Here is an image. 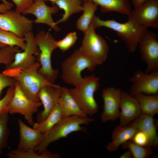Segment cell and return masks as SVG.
I'll list each match as a JSON object with an SVG mask.
<instances>
[{
    "mask_svg": "<svg viewBox=\"0 0 158 158\" xmlns=\"http://www.w3.org/2000/svg\"><path fill=\"white\" fill-rule=\"evenodd\" d=\"M40 66L37 61L25 69H5L2 73L17 82L29 99L34 102H39L38 94L41 88L46 86L56 85L50 82L38 72Z\"/></svg>",
    "mask_w": 158,
    "mask_h": 158,
    "instance_id": "6da1fadb",
    "label": "cell"
},
{
    "mask_svg": "<svg viewBox=\"0 0 158 158\" xmlns=\"http://www.w3.org/2000/svg\"><path fill=\"white\" fill-rule=\"evenodd\" d=\"M91 23L96 29L104 27L115 31L124 42L128 51L130 53L136 51L143 31L148 28L138 25L129 18L126 22L121 23L114 20H102L95 15Z\"/></svg>",
    "mask_w": 158,
    "mask_h": 158,
    "instance_id": "7a4b0ae2",
    "label": "cell"
},
{
    "mask_svg": "<svg viewBox=\"0 0 158 158\" xmlns=\"http://www.w3.org/2000/svg\"><path fill=\"white\" fill-rule=\"evenodd\" d=\"M94 121V118L88 116H72L63 117L45 135L42 142L34 150L40 154L52 142L66 138L72 133H87V128L83 126L88 125Z\"/></svg>",
    "mask_w": 158,
    "mask_h": 158,
    "instance_id": "3957f363",
    "label": "cell"
},
{
    "mask_svg": "<svg viewBox=\"0 0 158 158\" xmlns=\"http://www.w3.org/2000/svg\"><path fill=\"white\" fill-rule=\"evenodd\" d=\"M100 86L99 78L92 74L83 78L76 86L70 89L71 95L87 116H92L98 111L94 94Z\"/></svg>",
    "mask_w": 158,
    "mask_h": 158,
    "instance_id": "277c9868",
    "label": "cell"
},
{
    "mask_svg": "<svg viewBox=\"0 0 158 158\" xmlns=\"http://www.w3.org/2000/svg\"><path fill=\"white\" fill-rule=\"evenodd\" d=\"M98 65L93 60L78 49L62 63L61 77L66 83L75 87L83 78L81 75L83 71L87 69L93 71Z\"/></svg>",
    "mask_w": 158,
    "mask_h": 158,
    "instance_id": "5b68a950",
    "label": "cell"
},
{
    "mask_svg": "<svg viewBox=\"0 0 158 158\" xmlns=\"http://www.w3.org/2000/svg\"><path fill=\"white\" fill-rule=\"evenodd\" d=\"M35 43L40 51L37 56L41 65L38 72L51 83H54L59 73L53 68L51 57L53 52L57 48V41L49 32L39 31L35 36Z\"/></svg>",
    "mask_w": 158,
    "mask_h": 158,
    "instance_id": "8992f818",
    "label": "cell"
},
{
    "mask_svg": "<svg viewBox=\"0 0 158 158\" xmlns=\"http://www.w3.org/2000/svg\"><path fill=\"white\" fill-rule=\"evenodd\" d=\"M95 29L91 23L84 33L79 49L99 65L103 63L107 58L109 48L105 40L96 33Z\"/></svg>",
    "mask_w": 158,
    "mask_h": 158,
    "instance_id": "52a82bcc",
    "label": "cell"
},
{
    "mask_svg": "<svg viewBox=\"0 0 158 158\" xmlns=\"http://www.w3.org/2000/svg\"><path fill=\"white\" fill-rule=\"evenodd\" d=\"M138 46L142 61L146 65L145 71L148 73L158 70V37L152 31L145 29L139 41Z\"/></svg>",
    "mask_w": 158,
    "mask_h": 158,
    "instance_id": "ba28073f",
    "label": "cell"
},
{
    "mask_svg": "<svg viewBox=\"0 0 158 158\" xmlns=\"http://www.w3.org/2000/svg\"><path fill=\"white\" fill-rule=\"evenodd\" d=\"M15 91L11 101L8 112L11 114H19L23 115L31 125L34 123L33 114L42 105L41 102H34L25 95L17 82L14 85Z\"/></svg>",
    "mask_w": 158,
    "mask_h": 158,
    "instance_id": "9c48e42d",
    "label": "cell"
},
{
    "mask_svg": "<svg viewBox=\"0 0 158 158\" xmlns=\"http://www.w3.org/2000/svg\"><path fill=\"white\" fill-rule=\"evenodd\" d=\"M129 81L131 84L128 93L133 97L140 93L158 95V70L147 73L140 70H136Z\"/></svg>",
    "mask_w": 158,
    "mask_h": 158,
    "instance_id": "30bf717a",
    "label": "cell"
},
{
    "mask_svg": "<svg viewBox=\"0 0 158 158\" xmlns=\"http://www.w3.org/2000/svg\"><path fill=\"white\" fill-rule=\"evenodd\" d=\"M34 22L15 10L0 13V29L11 32L20 37L24 38L27 33L32 31Z\"/></svg>",
    "mask_w": 158,
    "mask_h": 158,
    "instance_id": "8fae6325",
    "label": "cell"
},
{
    "mask_svg": "<svg viewBox=\"0 0 158 158\" xmlns=\"http://www.w3.org/2000/svg\"><path fill=\"white\" fill-rule=\"evenodd\" d=\"M128 17L138 25L158 28V0H146L131 10Z\"/></svg>",
    "mask_w": 158,
    "mask_h": 158,
    "instance_id": "7c38bea8",
    "label": "cell"
},
{
    "mask_svg": "<svg viewBox=\"0 0 158 158\" xmlns=\"http://www.w3.org/2000/svg\"><path fill=\"white\" fill-rule=\"evenodd\" d=\"M35 36L31 31L27 33L24 37L26 47L23 51L16 53L13 61L6 65V69L24 70L29 67L36 61L35 56L40 52L35 39Z\"/></svg>",
    "mask_w": 158,
    "mask_h": 158,
    "instance_id": "4fadbf2b",
    "label": "cell"
},
{
    "mask_svg": "<svg viewBox=\"0 0 158 158\" xmlns=\"http://www.w3.org/2000/svg\"><path fill=\"white\" fill-rule=\"evenodd\" d=\"M121 91L119 88L113 87L102 90V96L104 102L103 110L100 116L102 122L114 121L119 118Z\"/></svg>",
    "mask_w": 158,
    "mask_h": 158,
    "instance_id": "5bb4252c",
    "label": "cell"
},
{
    "mask_svg": "<svg viewBox=\"0 0 158 158\" xmlns=\"http://www.w3.org/2000/svg\"><path fill=\"white\" fill-rule=\"evenodd\" d=\"M45 2V0H34L33 4L22 14L24 15L32 14L36 18L34 20L35 23L46 24L58 32L60 29L54 21L52 15L58 12L59 8L55 5L49 6Z\"/></svg>",
    "mask_w": 158,
    "mask_h": 158,
    "instance_id": "9a60e30c",
    "label": "cell"
},
{
    "mask_svg": "<svg viewBox=\"0 0 158 158\" xmlns=\"http://www.w3.org/2000/svg\"><path fill=\"white\" fill-rule=\"evenodd\" d=\"M62 87L58 85H47L39 90L38 96L43 105L44 109L38 113L37 122L45 120L58 103L61 93Z\"/></svg>",
    "mask_w": 158,
    "mask_h": 158,
    "instance_id": "2e32d148",
    "label": "cell"
},
{
    "mask_svg": "<svg viewBox=\"0 0 158 158\" xmlns=\"http://www.w3.org/2000/svg\"><path fill=\"white\" fill-rule=\"evenodd\" d=\"M17 121L19 140L17 149L24 151L34 150L42 141L44 134L27 125L20 118Z\"/></svg>",
    "mask_w": 158,
    "mask_h": 158,
    "instance_id": "e0dca14e",
    "label": "cell"
},
{
    "mask_svg": "<svg viewBox=\"0 0 158 158\" xmlns=\"http://www.w3.org/2000/svg\"><path fill=\"white\" fill-rule=\"evenodd\" d=\"M120 125H126L138 118L141 114L139 104L134 97L128 92L121 91L120 95Z\"/></svg>",
    "mask_w": 158,
    "mask_h": 158,
    "instance_id": "ac0fdd59",
    "label": "cell"
},
{
    "mask_svg": "<svg viewBox=\"0 0 158 158\" xmlns=\"http://www.w3.org/2000/svg\"><path fill=\"white\" fill-rule=\"evenodd\" d=\"M138 131L133 123L124 126H116L112 133V141L107 144L106 149L110 152L117 150L124 143L131 140Z\"/></svg>",
    "mask_w": 158,
    "mask_h": 158,
    "instance_id": "d6986e66",
    "label": "cell"
},
{
    "mask_svg": "<svg viewBox=\"0 0 158 158\" xmlns=\"http://www.w3.org/2000/svg\"><path fill=\"white\" fill-rule=\"evenodd\" d=\"M137 129L145 133L149 140V147L156 149L158 147V136L153 116L141 114L132 122Z\"/></svg>",
    "mask_w": 158,
    "mask_h": 158,
    "instance_id": "ffe728a7",
    "label": "cell"
},
{
    "mask_svg": "<svg viewBox=\"0 0 158 158\" xmlns=\"http://www.w3.org/2000/svg\"><path fill=\"white\" fill-rule=\"evenodd\" d=\"M58 103L61 109L63 118L72 116H87L71 95L70 89L66 87H62L61 93Z\"/></svg>",
    "mask_w": 158,
    "mask_h": 158,
    "instance_id": "44dd1931",
    "label": "cell"
},
{
    "mask_svg": "<svg viewBox=\"0 0 158 158\" xmlns=\"http://www.w3.org/2000/svg\"><path fill=\"white\" fill-rule=\"evenodd\" d=\"M91 1L100 7L103 13L115 12L128 16L131 9L129 0H82Z\"/></svg>",
    "mask_w": 158,
    "mask_h": 158,
    "instance_id": "7402d4cb",
    "label": "cell"
},
{
    "mask_svg": "<svg viewBox=\"0 0 158 158\" xmlns=\"http://www.w3.org/2000/svg\"><path fill=\"white\" fill-rule=\"evenodd\" d=\"M137 101L141 114L154 116L158 113V95L142 93L134 96Z\"/></svg>",
    "mask_w": 158,
    "mask_h": 158,
    "instance_id": "603a6c76",
    "label": "cell"
},
{
    "mask_svg": "<svg viewBox=\"0 0 158 158\" xmlns=\"http://www.w3.org/2000/svg\"><path fill=\"white\" fill-rule=\"evenodd\" d=\"M82 0H58L54 5L63 11L62 17L55 22L57 25L67 21L73 14L82 11Z\"/></svg>",
    "mask_w": 158,
    "mask_h": 158,
    "instance_id": "cb8c5ba5",
    "label": "cell"
},
{
    "mask_svg": "<svg viewBox=\"0 0 158 158\" xmlns=\"http://www.w3.org/2000/svg\"><path fill=\"white\" fill-rule=\"evenodd\" d=\"M63 118L61 109L58 103L44 120L34 123L33 128L45 135Z\"/></svg>",
    "mask_w": 158,
    "mask_h": 158,
    "instance_id": "d4e9b609",
    "label": "cell"
},
{
    "mask_svg": "<svg viewBox=\"0 0 158 158\" xmlns=\"http://www.w3.org/2000/svg\"><path fill=\"white\" fill-rule=\"evenodd\" d=\"M98 6L92 2L88 1H83V13L76 23L78 30L84 33L87 30L94 16Z\"/></svg>",
    "mask_w": 158,
    "mask_h": 158,
    "instance_id": "484cf974",
    "label": "cell"
},
{
    "mask_svg": "<svg viewBox=\"0 0 158 158\" xmlns=\"http://www.w3.org/2000/svg\"><path fill=\"white\" fill-rule=\"evenodd\" d=\"M9 158H59L61 156L58 153H53L46 149L40 154L34 150L28 151L12 150L7 154Z\"/></svg>",
    "mask_w": 158,
    "mask_h": 158,
    "instance_id": "4316f807",
    "label": "cell"
},
{
    "mask_svg": "<svg viewBox=\"0 0 158 158\" xmlns=\"http://www.w3.org/2000/svg\"><path fill=\"white\" fill-rule=\"evenodd\" d=\"M0 42L7 46H17L23 50L26 47L25 37H20L13 33L0 29Z\"/></svg>",
    "mask_w": 158,
    "mask_h": 158,
    "instance_id": "83f0119b",
    "label": "cell"
},
{
    "mask_svg": "<svg viewBox=\"0 0 158 158\" xmlns=\"http://www.w3.org/2000/svg\"><path fill=\"white\" fill-rule=\"evenodd\" d=\"M121 146L122 148L129 150L134 158H147L153 153L152 148L140 146L131 140L126 141Z\"/></svg>",
    "mask_w": 158,
    "mask_h": 158,
    "instance_id": "f1b7e54d",
    "label": "cell"
},
{
    "mask_svg": "<svg viewBox=\"0 0 158 158\" xmlns=\"http://www.w3.org/2000/svg\"><path fill=\"white\" fill-rule=\"evenodd\" d=\"M8 113L6 111L0 114V157L3 149L7 145L10 134L8 126Z\"/></svg>",
    "mask_w": 158,
    "mask_h": 158,
    "instance_id": "f546056e",
    "label": "cell"
},
{
    "mask_svg": "<svg viewBox=\"0 0 158 158\" xmlns=\"http://www.w3.org/2000/svg\"><path fill=\"white\" fill-rule=\"evenodd\" d=\"M17 46H5L0 48V64L7 65L13 60L16 54L21 51Z\"/></svg>",
    "mask_w": 158,
    "mask_h": 158,
    "instance_id": "4dcf8cb0",
    "label": "cell"
},
{
    "mask_svg": "<svg viewBox=\"0 0 158 158\" xmlns=\"http://www.w3.org/2000/svg\"><path fill=\"white\" fill-rule=\"evenodd\" d=\"M78 37L75 32L68 34L63 39L57 41V48L63 52L70 49L76 42Z\"/></svg>",
    "mask_w": 158,
    "mask_h": 158,
    "instance_id": "1f68e13d",
    "label": "cell"
},
{
    "mask_svg": "<svg viewBox=\"0 0 158 158\" xmlns=\"http://www.w3.org/2000/svg\"><path fill=\"white\" fill-rule=\"evenodd\" d=\"M14 91V86L9 87L4 97L0 99V114L5 112H8Z\"/></svg>",
    "mask_w": 158,
    "mask_h": 158,
    "instance_id": "d6a6232c",
    "label": "cell"
},
{
    "mask_svg": "<svg viewBox=\"0 0 158 158\" xmlns=\"http://www.w3.org/2000/svg\"><path fill=\"white\" fill-rule=\"evenodd\" d=\"M131 140L140 146L149 147L148 138L147 135L142 131H137Z\"/></svg>",
    "mask_w": 158,
    "mask_h": 158,
    "instance_id": "836d02e7",
    "label": "cell"
},
{
    "mask_svg": "<svg viewBox=\"0 0 158 158\" xmlns=\"http://www.w3.org/2000/svg\"><path fill=\"white\" fill-rule=\"evenodd\" d=\"M16 81L3 73H0V99L3 90L8 87L14 86Z\"/></svg>",
    "mask_w": 158,
    "mask_h": 158,
    "instance_id": "e575fe53",
    "label": "cell"
},
{
    "mask_svg": "<svg viewBox=\"0 0 158 158\" xmlns=\"http://www.w3.org/2000/svg\"><path fill=\"white\" fill-rule=\"evenodd\" d=\"M16 6L15 10L22 13L29 8L33 4L34 0H11Z\"/></svg>",
    "mask_w": 158,
    "mask_h": 158,
    "instance_id": "d590c367",
    "label": "cell"
},
{
    "mask_svg": "<svg viewBox=\"0 0 158 158\" xmlns=\"http://www.w3.org/2000/svg\"><path fill=\"white\" fill-rule=\"evenodd\" d=\"M12 7L2 3L0 4V13H4L11 10Z\"/></svg>",
    "mask_w": 158,
    "mask_h": 158,
    "instance_id": "8d00e7d4",
    "label": "cell"
},
{
    "mask_svg": "<svg viewBox=\"0 0 158 158\" xmlns=\"http://www.w3.org/2000/svg\"><path fill=\"white\" fill-rule=\"evenodd\" d=\"M133 157L132 154L129 150L124 152L119 157L120 158H132Z\"/></svg>",
    "mask_w": 158,
    "mask_h": 158,
    "instance_id": "74e56055",
    "label": "cell"
},
{
    "mask_svg": "<svg viewBox=\"0 0 158 158\" xmlns=\"http://www.w3.org/2000/svg\"><path fill=\"white\" fill-rule=\"evenodd\" d=\"M146 0H132L134 8H135Z\"/></svg>",
    "mask_w": 158,
    "mask_h": 158,
    "instance_id": "f35d334b",
    "label": "cell"
},
{
    "mask_svg": "<svg viewBox=\"0 0 158 158\" xmlns=\"http://www.w3.org/2000/svg\"><path fill=\"white\" fill-rule=\"evenodd\" d=\"M3 3H4L7 5L12 7L13 6V4L7 1L6 0H0Z\"/></svg>",
    "mask_w": 158,
    "mask_h": 158,
    "instance_id": "ab89813d",
    "label": "cell"
},
{
    "mask_svg": "<svg viewBox=\"0 0 158 158\" xmlns=\"http://www.w3.org/2000/svg\"><path fill=\"white\" fill-rule=\"evenodd\" d=\"M58 0H45V1H49L51 2L53 5H54V3Z\"/></svg>",
    "mask_w": 158,
    "mask_h": 158,
    "instance_id": "60d3db41",
    "label": "cell"
},
{
    "mask_svg": "<svg viewBox=\"0 0 158 158\" xmlns=\"http://www.w3.org/2000/svg\"><path fill=\"white\" fill-rule=\"evenodd\" d=\"M6 46V45L4 44L1 42H0V48L1 47H2L4 46Z\"/></svg>",
    "mask_w": 158,
    "mask_h": 158,
    "instance_id": "b9f144b4",
    "label": "cell"
}]
</instances>
